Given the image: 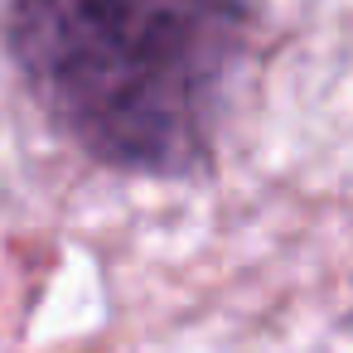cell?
Instances as JSON below:
<instances>
[{
	"mask_svg": "<svg viewBox=\"0 0 353 353\" xmlns=\"http://www.w3.org/2000/svg\"><path fill=\"white\" fill-rule=\"evenodd\" d=\"M6 59L44 126L131 179L194 184L252 73L261 0H6Z\"/></svg>",
	"mask_w": 353,
	"mask_h": 353,
	"instance_id": "obj_1",
	"label": "cell"
}]
</instances>
